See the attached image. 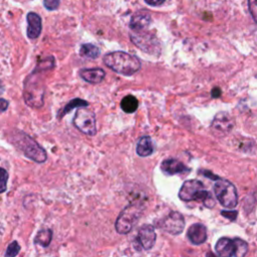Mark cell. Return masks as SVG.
<instances>
[{
    "label": "cell",
    "instance_id": "cell-1",
    "mask_svg": "<svg viewBox=\"0 0 257 257\" xmlns=\"http://www.w3.org/2000/svg\"><path fill=\"white\" fill-rule=\"evenodd\" d=\"M103 62L111 70L123 75H133L141 68V62L137 56L122 51L105 54Z\"/></svg>",
    "mask_w": 257,
    "mask_h": 257
},
{
    "label": "cell",
    "instance_id": "cell-2",
    "mask_svg": "<svg viewBox=\"0 0 257 257\" xmlns=\"http://www.w3.org/2000/svg\"><path fill=\"white\" fill-rule=\"evenodd\" d=\"M179 198L185 202H202L208 208H212L215 205V201L210 192H208L203 183L198 180L186 181L179 191Z\"/></svg>",
    "mask_w": 257,
    "mask_h": 257
},
{
    "label": "cell",
    "instance_id": "cell-3",
    "mask_svg": "<svg viewBox=\"0 0 257 257\" xmlns=\"http://www.w3.org/2000/svg\"><path fill=\"white\" fill-rule=\"evenodd\" d=\"M214 193L219 203L229 209L236 207L238 202V195L235 186L225 179H218L214 185Z\"/></svg>",
    "mask_w": 257,
    "mask_h": 257
},
{
    "label": "cell",
    "instance_id": "cell-4",
    "mask_svg": "<svg viewBox=\"0 0 257 257\" xmlns=\"http://www.w3.org/2000/svg\"><path fill=\"white\" fill-rule=\"evenodd\" d=\"M142 209L137 204L127 205L118 215L115 221V230L119 234H127L141 216Z\"/></svg>",
    "mask_w": 257,
    "mask_h": 257
},
{
    "label": "cell",
    "instance_id": "cell-5",
    "mask_svg": "<svg viewBox=\"0 0 257 257\" xmlns=\"http://www.w3.org/2000/svg\"><path fill=\"white\" fill-rule=\"evenodd\" d=\"M17 146L24 153L26 157L37 163H43L46 160L45 151L29 136L20 133L18 135Z\"/></svg>",
    "mask_w": 257,
    "mask_h": 257
},
{
    "label": "cell",
    "instance_id": "cell-6",
    "mask_svg": "<svg viewBox=\"0 0 257 257\" xmlns=\"http://www.w3.org/2000/svg\"><path fill=\"white\" fill-rule=\"evenodd\" d=\"M73 124L76 126V128L85 135L93 136L96 133L95 115L93 111L88 108L79 107L76 110L73 117Z\"/></svg>",
    "mask_w": 257,
    "mask_h": 257
},
{
    "label": "cell",
    "instance_id": "cell-7",
    "mask_svg": "<svg viewBox=\"0 0 257 257\" xmlns=\"http://www.w3.org/2000/svg\"><path fill=\"white\" fill-rule=\"evenodd\" d=\"M159 227L170 234L177 235L183 232L185 227V220L181 213L171 212L160 222Z\"/></svg>",
    "mask_w": 257,
    "mask_h": 257
},
{
    "label": "cell",
    "instance_id": "cell-8",
    "mask_svg": "<svg viewBox=\"0 0 257 257\" xmlns=\"http://www.w3.org/2000/svg\"><path fill=\"white\" fill-rule=\"evenodd\" d=\"M234 125V120L232 116L225 111L218 112L211 124V128L215 135H226L228 134Z\"/></svg>",
    "mask_w": 257,
    "mask_h": 257
},
{
    "label": "cell",
    "instance_id": "cell-9",
    "mask_svg": "<svg viewBox=\"0 0 257 257\" xmlns=\"http://www.w3.org/2000/svg\"><path fill=\"white\" fill-rule=\"evenodd\" d=\"M137 241L139 242L140 246L143 249L145 250L151 249L154 246L156 241V233H155L154 227L148 224L142 226L139 230Z\"/></svg>",
    "mask_w": 257,
    "mask_h": 257
},
{
    "label": "cell",
    "instance_id": "cell-10",
    "mask_svg": "<svg viewBox=\"0 0 257 257\" xmlns=\"http://www.w3.org/2000/svg\"><path fill=\"white\" fill-rule=\"evenodd\" d=\"M132 40L135 42V44L143 49L144 51H153L155 49L156 43L153 36H151L149 33L144 31H133L132 33Z\"/></svg>",
    "mask_w": 257,
    "mask_h": 257
},
{
    "label": "cell",
    "instance_id": "cell-11",
    "mask_svg": "<svg viewBox=\"0 0 257 257\" xmlns=\"http://www.w3.org/2000/svg\"><path fill=\"white\" fill-rule=\"evenodd\" d=\"M215 248L219 257H232L235 256L236 243L234 239L223 237L217 241Z\"/></svg>",
    "mask_w": 257,
    "mask_h": 257
},
{
    "label": "cell",
    "instance_id": "cell-12",
    "mask_svg": "<svg viewBox=\"0 0 257 257\" xmlns=\"http://www.w3.org/2000/svg\"><path fill=\"white\" fill-rule=\"evenodd\" d=\"M187 236L193 244H203L207 240V228L205 225L200 223L194 224L188 229Z\"/></svg>",
    "mask_w": 257,
    "mask_h": 257
},
{
    "label": "cell",
    "instance_id": "cell-13",
    "mask_svg": "<svg viewBox=\"0 0 257 257\" xmlns=\"http://www.w3.org/2000/svg\"><path fill=\"white\" fill-rule=\"evenodd\" d=\"M162 171L169 176L176 175V174H183L189 172L190 169L187 168L182 162L176 159H167L161 165Z\"/></svg>",
    "mask_w": 257,
    "mask_h": 257
},
{
    "label": "cell",
    "instance_id": "cell-14",
    "mask_svg": "<svg viewBox=\"0 0 257 257\" xmlns=\"http://www.w3.org/2000/svg\"><path fill=\"white\" fill-rule=\"evenodd\" d=\"M26 18H27V23H28L27 36L31 39H35L41 33V29H42L41 18L38 14H36L34 12H29L27 14Z\"/></svg>",
    "mask_w": 257,
    "mask_h": 257
},
{
    "label": "cell",
    "instance_id": "cell-15",
    "mask_svg": "<svg viewBox=\"0 0 257 257\" xmlns=\"http://www.w3.org/2000/svg\"><path fill=\"white\" fill-rule=\"evenodd\" d=\"M151 23V16L146 11L136 13L130 22V27L133 31H144Z\"/></svg>",
    "mask_w": 257,
    "mask_h": 257
},
{
    "label": "cell",
    "instance_id": "cell-16",
    "mask_svg": "<svg viewBox=\"0 0 257 257\" xmlns=\"http://www.w3.org/2000/svg\"><path fill=\"white\" fill-rule=\"evenodd\" d=\"M80 76L89 83H99L105 76V72L101 68H84L79 71Z\"/></svg>",
    "mask_w": 257,
    "mask_h": 257
},
{
    "label": "cell",
    "instance_id": "cell-17",
    "mask_svg": "<svg viewBox=\"0 0 257 257\" xmlns=\"http://www.w3.org/2000/svg\"><path fill=\"white\" fill-rule=\"evenodd\" d=\"M154 151V146L152 139L150 137H143L140 139L137 146V153L141 157H148Z\"/></svg>",
    "mask_w": 257,
    "mask_h": 257
},
{
    "label": "cell",
    "instance_id": "cell-18",
    "mask_svg": "<svg viewBox=\"0 0 257 257\" xmlns=\"http://www.w3.org/2000/svg\"><path fill=\"white\" fill-rule=\"evenodd\" d=\"M139 106V101L138 99L134 96V95H126L124 96L121 101H120V107L121 109L124 111V112H127V113H132V112H135L137 110Z\"/></svg>",
    "mask_w": 257,
    "mask_h": 257
},
{
    "label": "cell",
    "instance_id": "cell-19",
    "mask_svg": "<svg viewBox=\"0 0 257 257\" xmlns=\"http://www.w3.org/2000/svg\"><path fill=\"white\" fill-rule=\"evenodd\" d=\"M80 54L84 57L87 58H96L98 57L100 50L97 46L90 44V43H86V44H82L80 46V50H79Z\"/></svg>",
    "mask_w": 257,
    "mask_h": 257
},
{
    "label": "cell",
    "instance_id": "cell-20",
    "mask_svg": "<svg viewBox=\"0 0 257 257\" xmlns=\"http://www.w3.org/2000/svg\"><path fill=\"white\" fill-rule=\"evenodd\" d=\"M51 239H52V232L51 230L49 229H43V230H40L36 237H35V242L43 247H46L50 244L51 242Z\"/></svg>",
    "mask_w": 257,
    "mask_h": 257
},
{
    "label": "cell",
    "instance_id": "cell-21",
    "mask_svg": "<svg viewBox=\"0 0 257 257\" xmlns=\"http://www.w3.org/2000/svg\"><path fill=\"white\" fill-rule=\"evenodd\" d=\"M88 105V102L83 100V99H80V98H74L72 100H70L69 103H67L63 110L59 113V117H63L67 112H69L71 109H73L74 107H84V106H87Z\"/></svg>",
    "mask_w": 257,
    "mask_h": 257
},
{
    "label": "cell",
    "instance_id": "cell-22",
    "mask_svg": "<svg viewBox=\"0 0 257 257\" xmlns=\"http://www.w3.org/2000/svg\"><path fill=\"white\" fill-rule=\"evenodd\" d=\"M235 243H236V252L234 257H244L248 251V245L247 243L239 238H235Z\"/></svg>",
    "mask_w": 257,
    "mask_h": 257
},
{
    "label": "cell",
    "instance_id": "cell-23",
    "mask_svg": "<svg viewBox=\"0 0 257 257\" xmlns=\"http://www.w3.org/2000/svg\"><path fill=\"white\" fill-rule=\"evenodd\" d=\"M20 251V246L19 244L16 242V241H13L12 243L9 244L7 250H6V253H5V256L6 257H15Z\"/></svg>",
    "mask_w": 257,
    "mask_h": 257
},
{
    "label": "cell",
    "instance_id": "cell-24",
    "mask_svg": "<svg viewBox=\"0 0 257 257\" xmlns=\"http://www.w3.org/2000/svg\"><path fill=\"white\" fill-rule=\"evenodd\" d=\"M8 173L3 168H0V194L3 193L7 188Z\"/></svg>",
    "mask_w": 257,
    "mask_h": 257
},
{
    "label": "cell",
    "instance_id": "cell-25",
    "mask_svg": "<svg viewBox=\"0 0 257 257\" xmlns=\"http://www.w3.org/2000/svg\"><path fill=\"white\" fill-rule=\"evenodd\" d=\"M248 7L252 18L257 23V0H248Z\"/></svg>",
    "mask_w": 257,
    "mask_h": 257
},
{
    "label": "cell",
    "instance_id": "cell-26",
    "mask_svg": "<svg viewBox=\"0 0 257 257\" xmlns=\"http://www.w3.org/2000/svg\"><path fill=\"white\" fill-rule=\"evenodd\" d=\"M43 3L48 10H55L59 6V0H44Z\"/></svg>",
    "mask_w": 257,
    "mask_h": 257
},
{
    "label": "cell",
    "instance_id": "cell-27",
    "mask_svg": "<svg viewBox=\"0 0 257 257\" xmlns=\"http://www.w3.org/2000/svg\"><path fill=\"white\" fill-rule=\"evenodd\" d=\"M221 214H222L224 217H226V218H228V219H230V220H235V219H236V216H237V212H236V211H233V210H231V211H222Z\"/></svg>",
    "mask_w": 257,
    "mask_h": 257
},
{
    "label": "cell",
    "instance_id": "cell-28",
    "mask_svg": "<svg viewBox=\"0 0 257 257\" xmlns=\"http://www.w3.org/2000/svg\"><path fill=\"white\" fill-rule=\"evenodd\" d=\"M8 101L4 98H0V113H2L3 111H5L8 107Z\"/></svg>",
    "mask_w": 257,
    "mask_h": 257
},
{
    "label": "cell",
    "instance_id": "cell-29",
    "mask_svg": "<svg viewBox=\"0 0 257 257\" xmlns=\"http://www.w3.org/2000/svg\"><path fill=\"white\" fill-rule=\"evenodd\" d=\"M149 5L152 6H157V5H161L162 3H164L166 0H145Z\"/></svg>",
    "mask_w": 257,
    "mask_h": 257
}]
</instances>
